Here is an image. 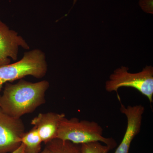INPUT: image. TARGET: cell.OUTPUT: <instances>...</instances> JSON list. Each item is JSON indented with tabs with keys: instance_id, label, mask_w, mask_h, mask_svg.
I'll use <instances>...</instances> for the list:
<instances>
[{
	"instance_id": "obj_9",
	"label": "cell",
	"mask_w": 153,
	"mask_h": 153,
	"mask_svg": "<svg viewBox=\"0 0 153 153\" xmlns=\"http://www.w3.org/2000/svg\"><path fill=\"white\" fill-rule=\"evenodd\" d=\"M50 153H80V145L55 138L46 144Z\"/></svg>"
},
{
	"instance_id": "obj_5",
	"label": "cell",
	"mask_w": 153,
	"mask_h": 153,
	"mask_svg": "<svg viewBox=\"0 0 153 153\" xmlns=\"http://www.w3.org/2000/svg\"><path fill=\"white\" fill-rule=\"evenodd\" d=\"M25 130L21 118L11 116L0 108V153L11 152L19 147Z\"/></svg>"
},
{
	"instance_id": "obj_15",
	"label": "cell",
	"mask_w": 153,
	"mask_h": 153,
	"mask_svg": "<svg viewBox=\"0 0 153 153\" xmlns=\"http://www.w3.org/2000/svg\"><path fill=\"white\" fill-rule=\"evenodd\" d=\"M76 1H77V0H74V1H73V5L75 4V3H76Z\"/></svg>"
},
{
	"instance_id": "obj_8",
	"label": "cell",
	"mask_w": 153,
	"mask_h": 153,
	"mask_svg": "<svg viewBox=\"0 0 153 153\" xmlns=\"http://www.w3.org/2000/svg\"><path fill=\"white\" fill-rule=\"evenodd\" d=\"M65 117L63 113H40L32 120L31 123L36 127L42 142L47 144L56 138L60 121Z\"/></svg>"
},
{
	"instance_id": "obj_6",
	"label": "cell",
	"mask_w": 153,
	"mask_h": 153,
	"mask_svg": "<svg viewBox=\"0 0 153 153\" xmlns=\"http://www.w3.org/2000/svg\"><path fill=\"white\" fill-rule=\"evenodd\" d=\"M30 49L25 39L14 30L0 20V66L10 63L12 58L16 61L18 58L19 47Z\"/></svg>"
},
{
	"instance_id": "obj_11",
	"label": "cell",
	"mask_w": 153,
	"mask_h": 153,
	"mask_svg": "<svg viewBox=\"0 0 153 153\" xmlns=\"http://www.w3.org/2000/svg\"><path fill=\"white\" fill-rule=\"evenodd\" d=\"M111 149L100 142H92L80 145V153H108Z\"/></svg>"
},
{
	"instance_id": "obj_12",
	"label": "cell",
	"mask_w": 153,
	"mask_h": 153,
	"mask_svg": "<svg viewBox=\"0 0 153 153\" xmlns=\"http://www.w3.org/2000/svg\"><path fill=\"white\" fill-rule=\"evenodd\" d=\"M140 4L145 12L153 13V0H140Z\"/></svg>"
},
{
	"instance_id": "obj_10",
	"label": "cell",
	"mask_w": 153,
	"mask_h": 153,
	"mask_svg": "<svg viewBox=\"0 0 153 153\" xmlns=\"http://www.w3.org/2000/svg\"><path fill=\"white\" fill-rule=\"evenodd\" d=\"M41 137L36 126L28 132L25 133L22 138V143L25 145L26 153H39L41 152Z\"/></svg>"
},
{
	"instance_id": "obj_14",
	"label": "cell",
	"mask_w": 153,
	"mask_h": 153,
	"mask_svg": "<svg viewBox=\"0 0 153 153\" xmlns=\"http://www.w3.org/2000/svg\"><path fill=\"white\" fill-rule=\"evenodd\" d=\"M39 153H50V152H49V150L47 149V148L45 147V149H44V150L42 151V152H40Z\"/></svg>"
},
{
	"instance_id": "obj_1",
	"label": "cell",
	"mask_w": 153,
	"mask_h": 153,
	"mask_svg": "<svg viewBox=\"0 0 153 153\" xmlns=\"http://www.w3.org/2000/svg\"><path fill=\"white\" fill-rule=\"evenodd\" d=\"M49 86L46 80L32 82L21 79L15 84L6 82L0 95V108L11 116L21 118L46 103L45 93Z\"/></svg>"
},
{
	"instance_id": "obj_13",
	"label": "cell",
	"mask_w": 153,
	"mask_h": 153,
	"mask_svg": "<svg viewBox=\"0 0 153 153\" xmlns=\"http://www.w3.org/2000/svg\"><path fill=\"white\" fill-rule=\"evenodd\" d=\"M11 153H26L25 145L22 143L19 147L13 152H11Z\"/></svg>"
},
{
	"instance_id": "obj_3",
	"label": "cell",
	"mask_w": 153,
	"mask_h": 153,
	"mask_svg": "<svg viewBox=\"0 0 153 153\" xmlns=\"http://www.w3.org/2000/svg\"><path fill=\"white\" fill-rule=\"evenodd\" d=\"M47 64L44 52L38 49L24 53L21 60L16 63L0 66V91L3 85L27 76L41 79L46 75Z\"/></svg>"
},
{
	"instance_id": "obj_7",
	"label": "cell",
	"mask_w": 153,
	"mask_h": 153,
	"mask_svg": "<svg viewBox=\"0 0 153 153\" xmlns=\"http://www.w3.org/2000/svg\"><path fill=\"white\" fill-rule=\"evenodd\" d=\"M120 104V112L126 117L127 125L123 139L114 153H129L133 140L140 131L145 109L142 105L126 107Z\"/></svg>"
},
{
	"instance_id": "obj_2",
	"label": "cell",
	"mask_w": 153,
	"mask_h": 153,
	"mask_svg": "<svg viewBox=\"0 0 153 153\" xmlns=\"http://www.w3.org/2000/svg\"><path fill=\"white\" fill-rule=\"evenodd\" d=\"M103 128L97 123L77 118L63 117L60 121L56 138L69 141L80 145L92 142H100L109 147L111 150L117 144L113 138L103 137Z\"/></svg>"
},
{
	"instance_id": "obj_4",
	"label": "cell",
	"mask_w": 153,
	"mask_h": 153,
	"mask_svg": "<svg viewBox=\"0 0 153 153\" xmlns=\"http://www.w3.org/2000/svg\"><path fill=\"white\" fill-rule=\"evenodd\" d=\"M129 68L121 66L114 71L110 76L109 79L105 82L107 91H115L119 100L120 98L118 90L121 87H131L138 91L146 97L151 103L153 102V68L146 66L142 71L136 73L128 72Z\"/></svg>"
}]
</instances>
